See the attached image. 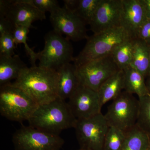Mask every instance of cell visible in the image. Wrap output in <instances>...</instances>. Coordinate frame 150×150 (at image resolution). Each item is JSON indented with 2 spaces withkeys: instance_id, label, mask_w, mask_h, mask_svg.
<instances>
[{
  "instance_id": "obj_1",
  "label": "cell",
  "mask_w": 150,
  "mask_h": 150,
  "mask_svg": "<svg viewBox=\"0 0 150 150\" xmlns=\"http://www.w3.org/2000/svg\"><path fill=\"white\" fill-rule=\"evenodd\" d=\"M23 90L38 105L58 98L57 71L37 66L25 68L13 83Z\"/></svg>"
},
{
  "instance_id": "obj_2",
  "label": "cell",
  "mask_w": 150,
  "mask_h": 150,
  "mask_svg": "<svg viewBox=\"0 0 150 150\" xmlns=\"http://www.w3.org/2000/svg\"><path fill=\"white\" fill-rule=\"evenodd\" d=\"M76 121L67 102L58 97L38 105L28 121L29 126L56 135L66 129L74 128Z\"/></svg>"
},
{
  "instance_id": "obj_3",
  "label": "cell",
  "mask_w": 150,
  "mask_h": 150,
  "mask_svg": "<svg viewBox=\"0 0 150 150\" xmlns=\"http://www.w3.org/2000/svg\"><path fill=\"white\" fill-rule=\"evenodd\" d=\"M38 105L23 90L10 83L0 86V113L9 120L28 121Z\"/></svg>"
},
{
  "instance_id": "obj_4",
  "label": "cell",
  "mask_w": 150,
  "mask_h": 150,
  "mask_svg": "<svg viewBox=\"0 0 150 150\" xmlns=\"http://www.w3.org/2000/svg\"><path fill=\"white\" fill-rule=\"evenodd\" d=\"M131 38L121 27L93 34L87 39L83 49L74 57V64L79 67L91 61L110 55L115 46Z\"/></svg>"
},
{
  "instance_id": "obj_5",
  "label": "cell",
  "mask_w": 150,
  "mask_h": 150,
  "mask_svg": "<svg viewBox=\"0 0 150 150\" xmlns=\"http://www.w3.org/2000/svg\"><path fill=\"white\" fill-rule=\"evenodd\" d=\"M45 45L39 52L38 66L57 71L66 64L74 62V50L70 40L53 30L44 36Z\"/></svg>"
},
{
  "instance_id": "obj_6",
  "label": "cell",
  "mask_w": 150,
  "mask_h": 150,
  "mask_svg": "<svg viewBox=\"0 0 150 150\" xmlns=\"http://www.w3.org/2000/svg\"><path fill=\"white\" fill-rule=\"evenodd\" d=\"M139 107V99L124 91L112 100L104 116L109 127L126 133L137 125Z\"/></svg>"
},
{
  "instance_id": "obj_7",
  "label": "cell",
  "mask_w": 150,
  "mask_h": 150,
  "mask_svg": "<svg viewBox=\"0 0 150 150\" xmlns=\"http://www.w3.org/2000/svg\"><path fill=\"white\" fill-rule=\"evenodd\" d=\"M109 128L106 119L101 112L90 118L77 120L74 129L80 149L103 150Z\"/></svg>"
},
{
  "instance_id": "obj_8",
  "label": "cell",
  "mask_w": 150,
  "mask_h": 150,
  "mask_svg": "<svg viewBox=\"0 0 150 150\" xmlns=\"http://www.w3.org/2000/svg\"><path fill=\"white\" fill-rule=\"evenodd\" d=\"M12 142L15 150H61L64 144L59 135L23 125L13 134Z\"/></svg>"
},
{
  "instance_id": "obj_9",
  "label": "cell",
  "mask_w": 150,
  "mask_h": 150,
  "mask_svg": "<svg viewBox=\"0 0 150 150\" xmlns=\"http://www.w3.org/2000/svg\"><path fill=\"white\" fill-rule=\"evenodd\" d=\"M119 70L111 54L77 67L81 84L97 92L106 80Z\"/></svg>"
},
{
  "instance_id": "obj_10",
  "label": "cell",
  "mask_w": 150,
  "mask_h": 150,
  "mask_svg": "<svg viewBox=\"0 0 150 150\" xmlns=\"http://www.w3.org/2000/svg\"><path fill=\"white\" fill-rule=\"evenodd\" d=\"M0 17H5L15 25L34 28L32 23L46 19V14L36 8L29 0H1Z\"/></svg>"
},
{
  "instance_id": "obj_11",
  "label": "cell",
  "mask_w": 150,
  "mask_h": 150,
  "mask_svg": "<svg viewBox=\"0 0 150 150\" xmlns=\"http://www.w3.org/2000/svg\"><path fill=\"white\" fill-rule=\"evenodd\" d=\"M50 21L54 30L65 34L69 40L78 41L87 39L86 23L64 6L51 13Z\"/></svg>"
},
{
  "instance_id": "obj_12",
  "label": "cell",
  "mask_w": 150,
  "mask_h": 150,
  "mask_svg": "<svg viewBox=\"0 0 150 150\" xmlns=\"http://www.w3.org/2000/svg\"><path fill=\"white\" fill-rule=\"evenodd\" d=\"M67 102L77 120L92 117L101 112L97 92L81 84Z\"/></svg>"
},
{
  "instance_id": "obj_13",
  "label": "cell",
  "mask_w": 150,
  "mask_h": 150,
  "mask_svg": "<svg viewBox=\"0 0 150 150\" xmlns=\"http://www.w3.org/2000/svg\"><path fill=\"white\" fill-rule=\"evenodd\" d=\"M123 0H101L90 23L94 34L121 27Z\"/></svg>"
},
{
  "instance_id": "obj_14",
  "label": "cell",
  "mask_w": 150,
  "mask_h": 150,
  "mask_svg": "<svg viewBox=\"0 0 150 150\" xmlns=\"http://www.w3.org/2000/svg\"><path fill=\"white\" fill-rule=\"evenodd\" d=\"M121 26L132 39L138 38L140 28L146 16L140 0H123Z\"/></svg>"
},
{
  "instance_id": "obj_15",
  "label": "cell",
  "mask_w": 150,
  "mask_h": 150,
  "mask_svg": "<svg viewBox=\"0 0 150 150\" xmlns=\"http://www.w3.org/2000/svg\"><path fill=\"white\" fill-rule=\"evenodd\" d=\"M57 72L58 97L65 100L69 98L81 84L77 67L74 64L69 63L59 68Z\"/></svg>"
},
{
  "instance_id": "obj_16",
  "label": "cell",
  "mask_w": 150,
  "mask_h": 150,
  "mask_svg": "<svg viewBox=\"0 0 150 150\" xmlns=\"http://www.w3.org/2000/svg\"><path fill=\"white\" fill-rule=\"evenodd\" d=\"M124 90V73L120 70L108 78L100 86L97 91L100 106L115 99Z\"/></svg>"
},
{
  "instance_id": "obj_17",
  "label": "cell",
  "mask_w": 150,
  "mask_h": 150,
  "mask_svg": "<svg viewBox=\"0 0 150 150\" xmlns=\"http://www.w3.org/2000/svg\"><path fill=\"white\" fill-rule=\"evenodd\" d=\"M146 79L150 75V46L139 38L133 39L131 66Z\"/></svg>"
},
{
  "instance_id": "obj_18",
  "label": "cell",
  "mask_w": 150,
  "mask_h": 150,
  "mask_svg": "<svg viewBox=\"0 0 150 150\" xmlns=\"http://www.w3.org/2000/svg\"><path fill=\"white\" fill-rule=\"evenodd\" d=\"M28 67L18 55L0 56V86L16 80L21 72Z\"/></svg>"
},
{
  "instance_id": "obj_19",
  "label": "cell",
  "mask_w": 150,
  "mask_h": 150,
  "mask_svg": "<svg viewBox=\"0 0 150 150\" xmlns=\"http://www.w3.org/2000/svg\"><path fill=\"white\" fill-rule=\"evenodd\" d=\"M124 73V91L137 95L139 98L150 93L146 83V79L139 72L129 66L123 70Z\"/></svg>"
},
{
  "instance_id": "obj_20",
  "label": "cell",
  "mask_w": 150,
  "mask_h": 150,
  "mask_svg": "<svg viewBox=\"0 0 150 150\" xmlns=\"http://www.w3.org/2000/svg\"><path fill=\"white\" fill-rule=\"evenodd\" d=\"M150 146V137L137 125L126 132L121 150H148Z\"/></svg>"
},
{
  "instance_id": "obj_21",
  "label": "cell",
  "mask_w": 150,
  "mask_h": 150,
  "mask_svg": "<svg viewBox=\"0 0 150 150\" xmlns=\"http://www.w3.org/2000/svg\"><path fill=\"white\" fill-rule=\"evenodd\" d=\"M133 39L125 40L115 46L111 55L119 69L131 66L133 54Z\"/></svg>"
},
{
  "instance_id": "obj_22",
  "label": "cell",
  "mask_w": 150,
  "mask_h": 150,
  "mask_svg": "<svg viewBox=\"0 0 150 150\" xmlns=\"http://www.w3.org/2000/svg\"><path fill=\"white\" fill-rule=\"evenodd\" d=\"M30 28L25 26L16 25L13 35L16 45L19 44H24L25 50L28 57H29L31 67L36 66V61L38 60L39 52L35 53L33 48H30L27 44V35L29 32Z\"/></svg>"
},
{
  "instance_id": "obj_23",
  "label": "cell",
  "mask_w": 150,
  "mask_h": 150,
  "mask_svg": "<svg viewBox=\"0 0 150 150\" xmlns=\"http://www.w3.org/2000/svg\"><path fill=\"white\" fill-rule=\"evenodd\" d=\"M139 99V111L137 125L150 137V93Z\"/></svg>"
},
{
  "instance_id": "obj_24",
  "label": "cell",
  "mask_w": 150,
  "mask_h": 150,
  "mask_svg": "<svg viewBox=\"0 0 150 150\" xmlns=\"http://www.w3.org/2000/svg\"><path fill=\"white\" fill-rule=\"evenodd\" d=\"M126 137V132L110 126L105 140L103 150H121Z\"/></svg>"
},
{
  "instance_id": "obj_25",
  "label": "cell",
  "mask_w": 150,
  "mask_h": 150,
  "mask_svg": "<svg viewBox=\"0 0 150 150\" xmlns=\"http://www.w3.org/2000/svg\"><path fill=\"white\" fill-rule=\"evenodd\" d=\"M101 0H79L74 13L89 25Z\"/></svg>"
},
{
  "instance_id": "obj_26",
  "label": "cell",
  "mask_w": 150,
  "mask_h": 150,
  "mask_svg": "<svg viewBox=\"0 0 150 150\" xmlns=\"http://www.w3.org/2000/svg\"><path fill=\"white\" fill-rule=\"evenodd\" d=\"M15 46L13 35L11 33L0 36V56H13L16 55Z\"/></svg>"
},
{
  "instance_id": "obj_27",
  "label": "cell",
  "mask_w": 150,
  "mask_h": 150,
  "mask_svg": "<svg viewBox=\"0 0 150 150\" xmlns=\"http://www.w3.org/2000/svg\"><path fill=\"white\" fill-rule=\"evenodd\" d=\"M30 2L42 12H49L50 13L60 8L59 2L56 0H29Z\"/></svg>"
},
{
  "instance_id": "obj_28",
  "label": "cell",
  "mask_w": 150,
  "mask_h": 150,
  "mask_svg": "<svg viewBox=\"0 0 150 150\" xmlns=\"http://www.w3.org/2000/svg\"><path fill=\"white\" fill-rule=\"evenodd\" d=\"M150 45V19L147 18L138 33V38Z\"/></svg>"
},
{
  "instance_id": "obj_29",
  "label": "cell",
  "mask_w": 150,
  "mask_h": 150,
  "mask_svg": "<svg viewBox=\"0 0 150 150\" xmlns=\"http://www.w3.org/2000/svg\"><path fill=\"white\" fill-rule=\"evenodd\" d=\"M15 25L8 19L0 17V36L4 34H12Z\"/></svg>"
},
{
  "instance_id": "obj_30",
  "label": "cell",
  "mask_w": 150,
  "mask_h": 150,
  "mask_svg": "<svg viewBox=\"0 0 150 150\" xmlns=\"http://www.w3.org/2000/svg\"><path fill=\"white\" fill-rule=\"evenodd\" d=\"M64 6L74 13L79 4V0H64Z\"/></svg>"
},
{
  "instance_id": "obj_31",
  "label": "cell",
  "mask_w": 150,
  "mask_h": 150,
  "mask_svg": "<svg viewBox=\"0 0 150 150\" xmlns=\"http://www.w3.org/2000/svg\"><path fill=\"white\" fill-rule=\"evenodd\" d=\"M144 6L147 18L150 19V0H140Z\"/></svg>"
},
{
  "instance_id": "obj_32",
  "label": "cell",
  "mask_w": 150,
  "mask_h": 150,
  "mask_svg": "<svg viewBox=\"0 0 150 150\" xmlns=\"http://www.w3.org/2000/svg\"><path fill=\"white\" fill-rule=\"evenodd\" d=\"M146 83L148 89L150 92V75L146 78Z\"/></svg>"
},
{
  "instance_id": "obj_33",
  "label": "cell",
  "mask_w": 150,
  "mask_h": 150,
  "mask_svg": "<svg viewBox=\"0 0 150 150\" xmlns=\"http://www.w3.org/2000/svg\"><path fill=\"white\" fill-rule=\"evenodd\" d=\"M85 150L81 149H80L79 150Z\"/></svg>"
},
{
  "instance_id": "obj_34",
  "label": "cell",
  "mask_w": 150,
  "mask_h": 150,
  "mask_svg": "<svg viewBox=\"0 0 150 150\" xmlns=\"http://www.w3.org/2000/svg\"><path fill=\"white\" fill-rule=\"evenodd\" d=\"M150 150V146L149 148V150Z\"/></svg>"
},
{
  "instance_id": "obj_35",
  "label": "cell",
  "mask_w": 150,
  "mask_h": 150,
  "mask_svg": "<svg viewBox=\"0 0 150 150\" xmlns=\"http://www.w3.org/2000/svg\"></svg>"
}]
</instances>
